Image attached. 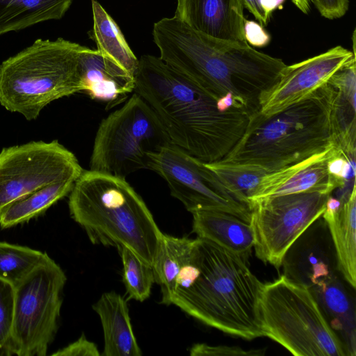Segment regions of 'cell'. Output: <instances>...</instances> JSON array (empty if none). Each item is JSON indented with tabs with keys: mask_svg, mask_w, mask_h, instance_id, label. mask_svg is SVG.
I'll return each instance as SVG.
<instances>
[{
	"mask_svg": "<svg viewBox=\"0 0 356 356\" xmlns=\"http://www.w3.org/2000/svg\"><path fill=\"white\" fill-rule=\"evenodd\" d=\"M73 0H0V35L61 19Z\"/></svg>",
	"mask_w": 356,
	"mask_h": 356,
	"instance_id": "7402d4cb",
	"label": "cell"
},
{
	"mask_svg": "<svg viewBox=\"0 0 356 356\" xmlns=\"http://www.w3.org/2000/svg\"><path fill=\"white\" fill-rule=\"evenodd\" d=\"M193 214V232L237 254L248 258L254 247L250 222L231 213L202 210Z\"/></svg>",
	"mask_w": 356,
	"mask_h": 356,
	"instance_id": "44dd1931",
	"label": "cell"
},
{
	"mask_svg": "<svg viewBox=\"0 0 356 356\" xmlns=\"http://www.w3.org/2000/svg\"><path fill=\"white\" fill-rule=\"evenodd\" d=\"M194 251L197 275L169 305L228 334L247 340L264 337L259 308L264 284L251 271L248 258L199 237Z\"/></svg>",
	"mask_w": 356,
	"mask_h": 356,
	"instance_id": "3957f363",
	"label": "cell"
},
{
	"mask_svg": "<svg viewBox=\"0 0 356 356\" xmlns=\"http://www.w3.org/2000/svg\"><path fill=\"white\" fill-rule=\"evenodd\" d=\"M194 242L195 238L163 233L152 264L155 282L161 286L163 304L168 305L176 277L190 259Z\"/></svg>",
	"mask_w": 356,
	"mask_h": 356,
	"instance_id": "cb8c5ba5",
	"label": "cell"
},
{
	"mask_svg": "<svg viewBox=\"0 0 356 356\" xmlns=\"http://www.w3.org/2000/svg\"><path fill=\"white\" fill-rule=\"evenodd\" d=\"M331 194L317 191L268 197L250 207L256 256L275 268L296 240L323 213Z\"/></svg>",
	"mask_w": 356,
	"mask_h": 356,
	"instance_id": "30bf717a",
	"label": "cell"
},
{
	"mask_svg": "<svg viewBox=\"0 0 356 356\" xmlns=\"http://www.w3.org/2000/svg\"><path fill=\"white\" fill-rule=\"evenodd\" d=\"M243 7L246 8L263 26L267 25L270 17L262 8L260 0H241Z\"/></svg>",
	"mask_w": 356,
	"mask_h": 356,
	"instance_id": "e575fe53",
	"label": "cell"
},
{
	"mask_svg": "<svg viewBox=\"0 0 356 356\" xmlns=\"http://www.w3.org/2000/svg\"><path fill=\"white\" fill-rule=\"evenodd\" d=\"M67 281L48 254L15 286L14 318L8 355L44 356L58 329Z\"/></svg>",
	"mask_w": 356,
	"mask_h": 356,
	"instance_id": "9c48e42d",
	"label": "cell"
},
{
	"mask_svg": "<svg viewBox=\"0 0 356 356\" xmlns=\"http://www.w3.org/2000/svg\"><path fill=\"white\" fill-rule=\"evenodd\" d=\"M170 139L151 106L136 92L99 125L90 170L121 178L148 169L149 156Z\"/></svg>",
	"mask_w": 356,
	"mask_h": 356,
	"instance_id": "ba28073f",
	"label": "cell"
},
{
	"mask_svg": "<svg viewBox=\"0 0 356 356\" xmlns=\"http://www.w3.org/2000/svg\"><path fill=\"white\" fill-rule=\"evenodd\" d=\"M47 255L28 246L0 241V279L15 287Z\"/></svg>",
	"mask_w": 356,
	"mask_h": 356,
	"instance_id": "4316f807",
	"label": "cell"
},
{
	"mask_svg": "<svg viewBox=\"0 0 356 356\" xmlns=\"http://www.w3.org/2000/svg\"><path fill=\"white\" fill-rule=\"evenodd\" d=\"M104 333L103 356H140L127 301L115 291L104 293L92 305Z\"/></svg>",
	"mask_w": 356,
	"mask_h": 356,
	"instance_id": "d6986e66",
	"label": "cell"
},
{
	"mask_svg": "<svg viewBox=\"0 0 356 356\" xmlns=\"http://www.w3.org/2000/svg\"><path fill=\"white\" fill-rule=\"evenodd\" d=\"M243 8L241 0H177L175 17L207 36L245 42Z\"/></svg>",
	"mask_w": 356,
	"mask_h": 356,
	"instance_id": "2e32d148",
	"label": "cell"
},
{
	"mask_svg": "<svg viewBox=\"0 0 356 356\" xmlns=\"http://www.w3.org/2000/svg\"><path fill=\"white\" fill-rule=\"evenodd\" d=\"M53 356H99L96 344L89 341L83 334L77 340L58 350Z\"/></svg>",
	"mask_w": 356,
	"mask_h": 356,
	"instance_id": "1f68e13d",
	"label": "cell"
},
{
	"mask_svg": "<svg viewBox=\"0 0 356 356\" xmlns=\"http://www.w3.org/2000/svg\"><path fill=\"white\" fill-rule=\"evenodd\" d=\"M259 314L264 337L296 356H346L342 342L305 286L284 275L263 284Z\"/></svg>",
	"mask_w": 356,
	"mask_h": 356,
	"instance_id": "52a82bcc",
	"label": "cell"
},
{
	"mask_svg": "<svg viewBox=\"0 0 356 356\" xmlns=\"http://www.w3.org/2000/svg\"><path fill=\"white\" fill-rule=\"evenodd\" d=\"M74 182L72 180L55 182L13 202L0 213V227L2 229L14 227L44 213L70 194Z\"/></svg>",
	"mask_w": 356,
	"mask_h": 356,
	"instance_id": "d4e9b609",
	"label": "cell"
},
{
	"mask_svg": "<svg viewBox=\"0 0 356 356\" xmlns=\"http://www.w3.org/2000/svg\"><path fill=\"white\" fill-rule=\"evenodd\" d=\"M80 44L63 38L38 39L0 65V104L35 120L52 102L83 92L79 72Z\"/></svg>",
	"mask_w": 356,
	"mask_h": 356,
	"instance_id": "8992f818",
	"label": "cell"
},
{
	"mask_svg": "<svg viewBox=\"0 0 356 356\" xmlns=\"http://www.w3.org/2000/svg\"><path fill=\"white\" fill-rule=\"evenodd\" d=\"M160 58L218 97L232 94L251 111L259 97L279 80L286 65L247 42L218 40L197 32L176 17L154 24Z\"/></svg>",
	"mask_w": 356,
	"mask_h": 356,
	"instance_id": "7a4b0ae2",
	"label": "cell"
},
{
	"mask_svg": "<svg viewBox=\"0 0 356 356\" xmlns=\"http://www.w3.org/2000/svg\"><path fill=\"white\" fill-rule=\"evenodd\" d=\"M336 145L267 173L250 197V210L253 203L268 197L314 191L332 194L339 188L328 168Z\"/></svg>",
	"mask_w": 356,
	"mask_h": 356,
	"instance_id": "9a60e30c",
	"label": "cell"
},
{
	"mask_svg": "<svg viewBox=\"0 0 356 356\" xmlns=\"http://www.w3.org/2000/svg\"><path fill=\"white\" fill-rule=\"evenodd\" d=\"M341 276H335L309 289L328 324L342 342L346 356H355L356 332L354 301L351 300Z\"/></svg>",
	"mask_w": 356,
	"mask_h": 356,
	"instance_id": "ffe728a7",
	"label": "cell"
},
{
	"mask_svg": "<svg viewBox=\"0 0 356 356\" xmlns=\"http://www.w3.org/2000/svg\"><path fill=\"white\" fill-rule=\"evenodd\" d=\"M334 87L341 102L356 111V60L355 56L337 70L327 82Z\"/></svg>",
	"mask_w": 356,
	"mask_h": 356,
	"instance_id": "f1b7e54d",
	"label": "cell"
},
{
	"mask_svg": "<svg viewBox=\"0 0 356 356\" xmlns=\"http://www.w3.org/2000/svg\"><path fill=\"white\" fill-rule=\"evenodd\" d=\"M134 92L156 113L171 143L204 163L231 151L251 114L244 108L221 111L216 93L151 55L139 59Z\"/></svg>",
	"mask_w": 356,
	"mask_h": 356,
	"instance_id": "6da1fadb",
	"label": "cell"
},
{
	"mask_svg": "<svg viewBox=\"0 0 356 356\" xmlns=\"http://www.w3.org/2000/svg\"><path fill=\"white\" fill-rule=\"evenodd\" d=\"M68 207L92 243L127 247L152 266L163 233L124 178L83 170L69 194Z\"/></svg>",
	"mask_w": 356,
	"mask_h": 356,
	"instance_id": "5b68a950",
	"label": "cell"
},
{
	"mask_svg": "<svg viewBox=\"0 0 356 356\" xmlns=\"http://www.w3.org/2000/svg\"><path fill=\"white\" fill-rule=\"evenodd\" d=\"M93 28L91 38L97 50L135 77L139 60L113 18L96 0H92Z\"/></svg>",
	"mask_w": 356,
	"mask_h": 356,
	"instance_id": "603a6c76",
	"label": "cell"
},
{
	"mask_svg": "<svg viewBox=\"0 0 356 356\" xmlns=\"http://www.w3.org/2000/svg\"><path fill=\"white\" fill-rule=\"evenodd\" d=\"M355 53L337 46L300 63L286 65L277 83L259 97V113L268 118L299 102L325 84Z\"/></svg>",
	"mask_w": 356,
	"mask_h": 356,
	"instance_id": "4fadbf2b",
	"label": "cell"
},
{
	"mask_svg": "<svg viewBox=\"0 0 356 356\" xmlns=\"http://www.w3.org/2000/svg\"><path fill=\"white\" fill-rule=\"evenodd\" d=\"M83 92L111 109L135 90V77L99 51L83 47L78 58Z\"/></svg>",
	"mask_w": 356,
	"mask_h": 356,
	"instance_id": "e0dca14e",
	"label": "cell"
},
{
	"mask_svg": "<svg viewBox=\"0 0 356 356\" xmlns=\"http://www.w3.org/2000/svg\"><path fill=\"white\" fill-rule=\"evenodd\" d=\"M83 169L57 140L31 141L0 152V213L13 202L49 184L76 181Z\"/></svg>",
	"mask_w": 356,
	"mask_h": 356,
	"instance_id": "8fae6325",
	"label": "cell"
},
{
	"mask_svg": "<svg viewBox=\"0 0 356 356\" xmlns=\"http://www.w3.org/2000/svg\"><path fill=\"white\" fill-rule=\"evenodd\" d=\"M293 3L302 13L307 14L309 10V0H291Z\"/></svg>",
	"mask_w": 356,
	"mask_h": 356,
	"instance_id": "8d00e7d4",
	"label": "cell"
},
{
	"mask_svg": "<svg viewBox=\"0 0 356 356\" xmlns=\"http://www.w3.org/2000/svg\"><path fill=\"white\" fill-rule=\"evenodd\" d=\"M15 287L0 279V350L6 346L13 329Z\"/></svg>",
	"mask_w": 356,
	"mask_h": 356,
	"instance_id": "f546056e",
	"label": "cell"
},
{
	"mask_svg": "<svg viewBox=\"0 0 356 356\" xmlns=\"http://www.w3.org/2000/svg\"><path fill=\"white\" fill-rule=\"evenodd\" d=\"M338 93L326 83L282 111L250 114L247 128L222 161L257 165L268 173L337 145Z\"/></svg>",
	"mask_w": 356,
	"mask_h": 356,
	"instance_id": "277c9868",
	"label": "cell"
},
{
	"mask_svg": "<svg viewBox=\"0 0 356 356\" xmlns=\"http://www.w3.org/2000/svg\"><path fill=\"white\" fill-rule=\"evenodd\" d=\"M149 158L148 169L167 182L171 195L188 211H224L250 222V209L228 192L204 162L172 143Z\"/></svg>",
	"mask_w": 356,
	"mask_h": 356,
	"instance_id": "7c38bea8",
	"label": "cell"
},
{
	"mask_svg": "<svg viewBox=\"0 0 356 356\" xmlns=\"http://www.w3.org/2000/svg\"><path fill=\"white\" fill-rule=\"evenodd\" d=\"M204 163L228 192L249 209L250 196L261 178L268 173L262 167L253 164L229 163L221 160Z\"/></svg>",
	"mask_w": 356,
	"mask_h": 356,
	"instance_id": "484cf974",
	"label": "cell"
},
{
	"mask_svg": "<svg viewBox=\"0 0 356 356\" xmlns=\"http://www.w3.org/2000/svg\"><path fill=\"white\" fill-rule=\"evenodd\" d=\"M284 1L285 0H260V3L266 15L270 17L272 13L282 7Z\"/></svg>",
	"mask_w": 356,
	"mask_h": 356,
	"instance_id": "d590c367",
	"label": "cell"
},
{
	"mask_svg": "<svg viewBox=\"0 0 356 356\" xmlns=\"http://www.w3.org/2000/svg\"><path fill=\"white\" fill-rule=\"evenodd\" d=\"M325 221L336 252L339 270L345 281L356 286V186L348 197L339 200L330 195L321 216Z\"/></svg>",
	"mask_w": 356,
	"mask_h": 356,
	"instance_id": "ac0fdd59",
	"label": "cell"
},
{
	"mask_svg": "<svg viewBox=\"0 0 356 356\" xmlns=\"http://www.w3.org/2000/svg\"><path fill=\"white\" fill-rule=\"evenodd\" d=\"M122 263V281L129 299L143 302L155 282L152 265L127 247L117 249Z\"/></svg>",
	"mask_w": 356,
	"mask_h": 356,
	"instance_id": "83f0119b",
	"label": "cell"
},
{
	"mask_svg": "<svg viewBox=\"0 0 356 356\" xmlns=\"http://www.w3.org/2000/svg\"><path fill=\"white\" fill-rule=\"evenodd\" d=\"M243 34L246 42L254 47H263L266 46L270 40L269 34L264 30V26L258 22L245 19Z\"/></svg>",
	"mask_w": 356,
	"mask_h": 356,
	"instance_id": "d6a6232c",
	"label": "cell"
},
{
	"mask_svg": "<svg viewBox=\"0 0 356 356\" xmlns=\"http://www.w3.org/2000/svg\"><path fill=\"white\" fill-rule=\"evenodd\" d=\"M320 14L333 19L343 17L348 9V0H309Z\"/></svg>",
	"mask_w": 356,
	"mask_h": 356,
	"instance_id": "836d02e7",
	"label": "cell"
},
{
	"mask_svg": "<svg viewBox=\"0 0 356 356\" xmlns=\"http://www.w3.org/2000/svg\"><path fill=\"white\" fill-rule=\"evenodd\" d=\"M282 266L284 276L308 289L341 275L334 244L322 216L291 245Z\"/></svg>",
	"mask_w": 356,
	"mask_h": 356,
	"instance_id": "5bb4252c",
	"label": "cell"
},
{
	"mask_svg": "<svg viewBox=\"0 0 356 356\" xmlns=\"http://www.w3.org/2000/svg\"><path fill=\"white\" fill-rule=\"evenodd\" d=\"M264 350H245L238 346H210L206 343H197L190 349L192 356H219V355H261Z\"/></svg>",
	"mask_w": 356,
	"mask_h": 356,
	"instance_id": "4dcf8cb0",
	"label": "cell"
}]
</instances>
